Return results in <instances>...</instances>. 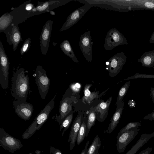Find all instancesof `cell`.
I'll list each match as a JSON object with an SVG mask.
<instances>
[{
  "mask_svg": "<svg viewBox=\"0 0 154 154\" xmlns=\"http://www.w3.org/2000/svg\"><path fill=\"white\" fill-rule=\"evenodd\" d=\"M87 123L85 121L82 122L76 139V143L78 146L79 145L80 143L84 140L86 137Z\"/></svg>",
  "mask_w": 154,
  "mask_h": 154,
  "instance_id": "484cf974",
  "label": "cell"
},
{
  "mask_svg": "<svg viewBox=\"0 0 154 154\" xmlns=\"http://www.w3.org/2000/svg\"><path fill=\"white\" fill-rule=\"evenodd\" d=\"M124 106L123 101L118 105L116 111L110 120L107 129L105 133L110 134L112 133L118 124L123 112Z\"/></svg>",
  "mask_w": 154,
  "mask_h": 154,
  "instance_id": "ac0fdd59",
  "label": "cell"
},
{
  "mask_svg": "<svg viewBox=\"0 0 154 154\" xmlns=\"http://www.w3.org/2000/svg\"><path fill=\"white\" fill-rule=\"evenodd\" d=\"M125 44H128L126 38L118 29L113 28L107 32L105 38L104 47L106 51H109L118 46Z\"/></svg>",
  "mask_w": 154,
  "mask_h": 154,
  "instance_id": "3957f363",
  "label": "cell"
},
{
  "mask_svg": "<svg viewBox=\"0 0 154 154\" xmlns=\"http://www.w3.org/2000/svg\"><path fill=\"white\" fill-rule=\"evenodd\" d=\"M35 152L36 154H41V152L38 150H36Z\"/></svg>",
  "mask_w": 154,
  "mask_h": 154,
  "instance_id": "ab89813d",
  "label": "cell"
},
{
  "mask_svg": "<svg viewBox=\"0 0 154 154\" xmlns=\"http://www.w3.org/2000/svg\"><path fill=\"white\" fill-rule=\"evenodd\" d=\"M71 0H53L37 3V5L32 11L35 15L40 14L45 12H49L52 10L63 5L70 2Z\"/></svg>",
  "mask_w": 154,
  "mask_h": 154,
  "instance_id": "7c38bea8",
  "label": "cell"
},
{
  "mask_svg": "<svg viewBox=\"0 0 154 154\" xmlns=\"http://www.w3.org/2000/svg\"><path fill=\"white\" fill-rule=\"evenodd\" d=\"M150 96H151L152 101L154 103V88L151 87L150 90Z\"/></svg>",
  "mask_w": 154,
  "mask_h": 154,
  "instance_id": "8d00e7d4",
  "label": "cell"
},
{
  "mask_svg": "<svg viewBox=\"0 0 154 154\" xmlns=\"http://www.w3.org/2000/svg\"><path fill=\"white\" fill-rule=\"evenodd\" d=\"M112 97H110L105 102H101L95 107L96 112L100 113V117L101 120L103 119L104 115L107 112L112 101Z\"/></svg>",
  "mask_w": 154,
  "mask_h": 154,
  "instance_id": "603a6c76",
  "label": "cell"
},
{
  "mask_svg": "<svg viewBox=\"0 0 154 154\" xmlns=\"http://www.w3.org/2000/svg\"><path fill=\"white\" fill-rule=\"evenodd\" d=\"M143 119L150 121L154 120V111L146 115L143 118Z\"/></svg>",
  "mask_w": 154,
  "mask_h": 154,
  "instance_id": "836d02e7",
  "label": "cell"
},
{
  "mask_svg": "<svg viewBox=\"0 0 154 154\" xmlns=\"http://www.w3.org/2000/svg\"><path fill=\"white\" fill-rule=\"evenodd\" d=\"M92 86L91 84H87L84 87V94L82 98V102L84 104H91L93 100L98 96V91L91 92L89 90L90 88Z\"/></svg>",
  "mask_w": 154,
  "mask_h": 154,
  "instance_id": "ffe728a7",
  "label": "cell"
},
{
  "mask_svg": "<svg viewBox=\"0 0 154 154\" xmlns=\"http://www.w3.org/2000/svg\"><path fill=\"white\" fill-rule=\"evenodd\" d=\"M26 2L17 7L12 8V11L9 12L13 17L12 23L18 24L24 22L29 17L35 15L32 11H28L25 8Z\"/></svg>",
  "mask_w": 154,
  "mask_h": 154,
  "instance_id": "9a60e30c",
  "label": "cell"
},
{
  "mask_svg": "<svg viewBox=\"0 0 154 154\" xmlns=\"http://www.w3.org/2000/svg\"><path fill=\"white\" fill-rule=\"evenodd\" d=\"M29 88L28 75H25V69L21 68L16 72L13 77L11 88V95L17 100L26 102Z\"/></svg>",
  "mask_w": 154,
  "mask_h": 154,
  "instance_id": "6da1fadb",
  "label": "cell"
},
{
  "mask_svg": "<svg viewBox=\"0 0 154 154\" xmlns=\"http://www.w3.org/2000/svg\"><path fill=\"white\" fill-rule=\"evenodd\" d=\"M101 146L100 137L98 135H97L88 149L87 154H98Z\"/></svg>",
  "mask_w": 154,
  "mask_h": 154,
  "instance_id": "cb8c5ba5",
  "label": "cell"
},
{
  "mask_svg": "<svg viewBox=\"0 0 154 154\" xmlns=\"http://www.w3.org/2000/svg\"><path fill=\"white\" fill-rule=\"evenodd\" d=\"M128 104L130 108H134L135 106L136 102L133 100H130L128 101Z\"/></svg>",
  "mask_w": 154,
  "mask_h": 154,
  "instance_id": "d590c367",
  "label": "cell"
},
{
  "mask_svg": "<svg viewBox=\"0 0 154 154\" xmlns=\"http://www.w3.org/2000/svg\"><path fill=\"white\" fill-rule=\"evenodd\" d=\"M73 118V114L71 113L69 114L61 122L60 125L59 131H61L64 128L63 131L61 134V136H63L65 132L69 127L72 121Z\"/></svg>",
  "mask_w": 154,
  "mask_h": 154,
  "instance_id": "83f0119b",
  "label": "cell"
},
{
  "mask_svg": "<svg viewBox=\"0 0 154 154\" xmlns=\"http://www.w3.org/2000/svg\"><path fill=\"white\" fill-rule=\"evenodd\" d=\"M13 17L10 13H6L0 18V33L3 32L12 23Z\"/></svg>",
  "mask_w": 154,
  "mask_h": 154,
  "instance_id": "7402d4cb",
  "label": "cell"
},
{
  "mask_svg": "<svg viewBox=\"0 0 154 154\" xmlns=\"http://www.w3.org/2000/svg\"><path fill=\"white\" fill-rule=\"evenodd\" d=\"M18 25L11 23L3 32L6 34L8 44L12 45L14 51H16L19 43L22 41L21 34Z\"/></svg>",
  "mask_w": 154,
  "mask_h": 154,
  "instance_id": "8fae6325",
  "label": "cell"
},
{
  "mask_svg": "<svg viewBox=\"0 0 154 154\" xmlns=\"http://www.w3.org/2000/svg\"><path fill=\"white\" fill-rule=\"evenodd\" d=\"M56 96L57 93L35 117L33 122L23 134V139L26 140L30 138L47 121L51 110L54 106V100Z\"/></svg>",
  "mask_w": 154,
  "mask_h": 154,
  "instance_id": "7a4b0ae2",
  "label": "cell"
},
{
  "mask_svg": "<svg viewBox=\"0 0 154 154\" xmlns=\"http://www.w3.org/2000/svg\"><path fill=\"white\" fill-rule=\"evenodd\" d=\"M91 32H85L80 35L79 45L80 48L85 58L88 61L91 62L92 60V47Z\"/></svg>",
  "mask_w": 154,
  "mask_h": 154,
  "instance_id": "30bf717a",
  "label": "cell"
},
{
  "mask_svg": "<svg viewBox=\"0 0 154 154\" xmlns=\"http://www.w3.org/2000/svg\"><path fill=\"white\" fill-rule=\"evenodd\" d=\"M139 130L138 128H133L117 136L116 149L119 153L124 152L127 145L137 135Z\"/></svg>",
  "mask_w": 154,
  "mask_h": 154,
  "instance_id": "9c48e42d",
  "label": "cell"
},
{
  "mask_svg": "<svg viewBox=\"0 0 154 154\" xmlns=\"http://www.w3.org/2000/svg\"><path fill=\"white\" fill-rule=\"evenodd\" d=\"M130 81H128L121 87L120 89L117 97L116 105L118 106L122 102V100L125 95L130 86Z\"/></svg>",
  "mask_w": 154,
  "mask_h": 154,
  "instance_id": "4316f807",
  "label": "cell"
},
{
  "mask_svg": "<svg viewBox=\"0 0 154 154\" xmlns=\"http://www.w3.org/2000/svg\"><path fill=\"white\" fill-rule=\"evenodd\" d=\"M93 107L91 108L88 116L87 123V128L86 137L88 135L91 128L94 125L96 119L95 109Z\"/></svg>",
  "mask_w": 154,
  "mask_h": 154,
  "instance_id": "d4e9b609",
  "label": "cell"
},
{
  "mask_svg": "<svg viewBox=\"0 0 154 154\" xmlns=\"http://www.w3.org/2000/svg\"><path fill=\"white\" fill-rule=\"evenodd\" d=\"M49 154H62L61 151L59 149L55 148L54 147H50Z\"/></svg>",
  "mask_w": 154,
  "mask_h": 154,
  "instance_id": "1f68e13d",
  "label": "cell"
},
{
  "mask_svg": "<svg viewBox=\"0 0 154 154\" xmlns=\"http://www.w3.org/2000/svg\"><path fill=\"white\" fill-rule=\"evenodd\" d=\"M149 42L151 43H154V32L152 33Z\"/></svg>",
  "mask_w": 154,
  "mask_h": 154,
  "instance_id": "74e56055",
  "label": "cell"
},
{
  "mask_svg": "<svg viewBox=\"0 0 154 154\" xmlns=\"http://www.w3.org/2000/svg\"><path fill=\"white\" fill-rule=\"evenodd\" d=\"M60 47L62 51L65 54L75 62L79 63L71 45L67 40L63 41L60 45Z\"/></svg>",
  "mask_w": 154,
  "mask_h": 154,
  "instance_id": "44dd1931",
  "label": "cell"
},
{
  "mask_svg": "<svg viewBox=\"0 0 154 154\" xmlns=\"http://www.w3.org/2000/svg\"><path fill=\"white\" fill-rule=\"evenodd\" d=\"M152 149V147H148L142 150L139 154H150Z\"/></svg>",
  "mask_w": 154,
  "mask_h": 154,
  "instance_id": "d6a6232c",
  "label": "cell"
},
{
  "mask_svg": "<svg viewBox=\"0 0 154 154\" xmlns=\"http://www.w3.org/2000/svg\"><path fill=\"white\" fill-rule=\"evenodd\" d=\"M140 123L139 122H130L122 128L119 131L117 136L127 131L132 128H138L141 126Z\"/></svg>",
  "mask_w": 154,
  "mask_h": 154,
  "instance_id": "f1b7e54d",
  "label": "cell"
},
{
  "mask_svg": "<svg viewBox=\"0 0 154 154\" xmlns=\"http://www.w3.org/2000/svg\"><path fill=\"white\" fill-rule=\"evenodd\" d=\"M53 25L52 20H47L43 26L40 35V49L42 54L44 55L46 54L49 48Z\"/></svg>",
  "mask_w": 154,
  "mask_h": 154,
  "instance_id": "5bb4252c",
  "label": "cell"
},
{
  "mask_svg": "<svg viewBox=\"0 0 154 154\" xmlns=\"http://www.w3.org/2000/svg\"><path fill=\"white\" fill-rule=\"evenodd\" d=\"M78 116L72 124L69 137L68 142H70V151L72 150L74 147L82 122L81 116Z\"/></svg>",
  "mask_w": 154,
  "mask_h": 154,
  "instance_id": "e0dca14e",
  "label": "cell"
},
{
  "mask_svg": "<svg viewBox=\"0 0 154 154\" xmlns=\"http://www.w3.org/2000/svg\"><path fill=\"white\" fill-rule=\"evenodd\" d=\"M89 143V140L87 141L84 146V148L80 154H87V152L88 149Z\"/></svg>",
  "mask_w": 154,
  "mask_h": 154,
  "instance_id": "e575fe53",
  "label": "cell"
},
{
  "mask_svg": "<svg viewBox=\"0 0 154 154\" xmlns=\"http://www.w3.org/2000/svg\"><path fill=\"white\" fill-rule=\"evenodd\" d=\"M127 58L124 52H119L106 62V68L109 71L110 77L116 76L120 72L126 62Z\"/></svg>",
  "mask_w": 154,
  "mask_h": 154,
  "instance_id": "8992f818",
  "label": "cell"
},
{
  "mask_svg": "<svg viewBox=\"0 0 154 154\" xmlns=\"http://www.w3.org/2000/svg\"><path fill=\"white\" fill-rule=\"evenodd\" d=\"M35 76L40 95L42 99H45L49 90L50 79L47 76L46 71L40 65L37 66Z\"/></svg>",
  "mask_w": 154,
  "mask_h": 154,
  "instance_id": "277c9868",
  "label": "cell"
},
{
  "mask_svg": "<svg viewBox=\"0 0 154 154\" xmlns=\"http://www.w3.org/2000/svg\"><path fill=\"white\" fill-rule=\"evenodd\" d=\"M31 40L30 38H27L24 42L20 49V53L23 55L29 50L31 44Z\"/></svg>",
  "mask_w": 154,
  "mask_h": 154,
  "instance_id": "f546056e",
  "label": "cell"
},
{
  "mask_svg": "<svg viewBox=\"0 0 154 154\" xmlns=\"http://www.w3.org/2000/svg\"><path fill=\"white\" fill-rule=\"evenodd\" d=\"M69 87L73 93L75 94L78 93L80 91L81 85L78 82L73 83L70 85Z\"/></svg>",
  "mask_w": 154,
  "mask_h": 154,
  "instance_id": "4dcf8cb0",
  "label": "cell"
},
{
  "mask_svg": "<svg viewBox=\"0 0 154 154\" xmlns=\"http://www.w3.org/2000/svg\"><path fill=\"white\" fill-rule=\"evenodd\" d=\"M13 104L15 112L19 117L25 121L30 118L34 107L30 103L17 100L13 101Z\"/></svg>",
  "mask_w": 154,
  "mask_h": 154,
  "instance_id": "4fadbf2b",
  "label": "cell"
},
{
  "mask_svg": "<svg viewBox=\"0 0 154 154\" xmlns=\"http://www.w3.org/2000/svg\"><path fill=\"white\" fill-rule=\"evenodd\" d=\"M49 12H50V14L52 15H55V14L54 11H53L51 10V11Z\"/></svg>",
  "mask_w": 154,
  "mask_h": 154,
  "instance_id": "f35d334b",
  "label": "cell"
},
{
  "mask_svg": "<svg viewBox=\"0 0 154 154\" xmlns=\"http://www.w3.org/2000/svg\"><path fill=\"white\" fill-rule=\"evenodd\" d=\"M142 66L147 68L153 67L154 66V50L144 53L140 58L137 59Z\"/></svg>",
  "mask_w": 154,
  "mask_h": 154,
  "instance_id": "d6986e66",
  "label": "cell"
},
{
  "mask_svg": "<svg viewBox=\"0 0 154 154\" xmlns=\"http://www.w3.org/2000/svg\"><path fill=\"white\" fill-rule=\"evenodd\" d=\"M91 6L85 3V4L71 13L67 17L66 21L60 30L62 32L69 29L75 24L87 13Z\"/></svg>",
  "mask_w": 154,
  "mask_h": 154,
  "instance_id": "ba28073f",
  "label": "cell"
},
{
  "mask_svg": "<svg viewBox=\"0 0 154 154\" xmlns=\"http://www.w3.org/2000/svg\"><path fill=\"white\" fill-rule=\"evenodd\" d=\"M0 84L4 89L8 87L9 68L10 63L2 44L0 41Z\"/></svg>",
  "mask_w": 154,
  "mask_h": 154,
  "instance_id": "52a82bcc",
  "label": "cell"
},
{
  "mask_svg": "<svg viewBox=\"0 0 154 154\" xmlns=\"http://www.w3.org/2000/svg\"><path fill=\"white\" fill-rule=\"evenodd\" d=\"M0 146L6 150L14 153L20 150L23 145L19 139L9 134L4 129L0 128Z\"/></svg>",
  "mask_w": 154,
  "mask_h": 154,
  "instance_id": "5b68a950",
  "label": "cell"
},
{
  "mask_svg": "<svg viewBox=\"0 0 154 154\" xmlns=\"http://www.w3.org/2000/svg\"><path fill=\"white\" fill-rule=\"evenodd\" d=\"M72 109V104L69 99L67 97L63 96L60 102L59 112V115H56L55 119L59 125L66 117L69 114Z\"/></svg>",
  "mask_w": 154,
  "mask_h": 154,
  "instance_id": "2e32d148",
  "label": "cell"
}]
</instances>
